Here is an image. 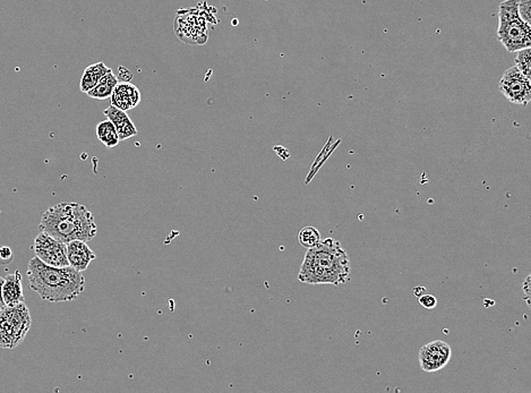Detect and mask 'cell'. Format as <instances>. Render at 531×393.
Returning a JSON list of instances; mask_svg holds the SVG:
<instances>
[{"label":"cell","mask_w":531,"mask_h":393,"mask_svg":"<svg viewBox=\"0 0 531 393\" xmlns=\"http://www.w3.org/2000/svg\"><path fill=\"white\" fill-rule=\"evenodd\" d=\"M418 303L420 306L424 307L426 310H433L438 305V300L433 295L422 293V296H419Z\"/></svg>","instance_id":"cell-19"},{"label":"cell","mask_w":531,"mask_h":393,"mask_svg":"<svg viewBox=\"0 0 531 393\" xmlns=\"http://www.w3.org/2000/svg\"><path fill=\"white\" fill-rule=\"evenodd\" d=\"M499 90L511 104L527 106L531 100L530 78L515 66L506 69L499 81Z\"/></svg>","instance_id":"cell-6"},{"label":"cell","mask_w":531,"mask_h":393,"mask_svg":"<svg viewBox=\"0 0 531 393\" xmlns=\"http://www.w3.org/2000/svg\"><path fill=\"white\" fill-rule=\"evenodd\" d=\"M32 324L25 303L5 306L0 311V348L14 349L24 341Z\"/></svg>","instance_id":"cell-5"},{"label":"cell","mask_w":531,"mask_h":393,"mask_svg":"<svg viewBox=\"0 0 531 393\" xmlns=\"http://www.w3.org/2000/svg\"><path fill=\"white\" fill-rule=\"evenodd\" d=\"M13 261V251L8 246H0V265H6Z\"/></svg>","instance_id":"cell-20"},{"label":"cell","mask_w":531,"mask_h":393,"mask_svg":"<svg viewBox=\"0 0 531 393\" xmlns=\"http://www.w3.org/2000/svg\"><path fill=\"white\" fill-rule=\"evenodd\" d=\"M110 99L113 106L123 111H128L139 106L141 102V92L134 84L123 82L117 84Z\"/></svg>","instance_id":"cell-10"},{"label":"cell","mask_w":531,"mask_h":393,"mask_svg":"<svg viewBox=\"0 0 531 393\" xmlns=\"http://www.w3.org/2000/svg\"><path fill=\"white\" fill-rule=\"evenodd\" d=\"M522 288L525 290V293L527 296L530 295V276L526 278L525 284H522Z\"/></svg>","instance_id":"cell-21"},{"label":"cell","mask_w":531,"mask_h":393,"mask_svg":"<svg viewBox=\"0 0 531 393\" xmlns=\"http://www.w3.org/2000/svg\"><path fill=\"white\" fill-rule=\"evenodd\" d=\"M515 67L521 71L522 74L531 78V49L526 48L517 52L515 62Z\"/></svg>","instance_id":"cell-17"},{"label":"cell","mask_w":531,"mask_h":393,"mask_svg":"<svg viewBox=\"0 0 531 393\" xmlns=\"http://www.w3.org/2000/svg\"><path fill=\"white\" fill-rule=\"evenodd\" d=\"M422 291H424L425 293L426 290L425 288L422 287H416L415 289H414V293H415L416 296H422Z\"/></svg>","instance_id":"cell-23"},{"label":"cell","mask_w":531,"mask_h":393,"mask_svg":"<svg viewBox=\"0 0 531 393\" xmlns=\"http://www.w3.org/2000/svg\"><path fill=\"white\" fill-rule=\"evenodd\" d=\"M66 247L68 265L80 272L87 270L91 262L97 258L95 253L83 240H71L66 244Z\"/></svg>","instance_id":"cell-9"},{"label":"cell","mask_w":531,"mask_h":393,"mask_svg":"<svg viewBox=\"0 0 531 393\" xmlns=\"http://www.w3.org/2000/svg\"><path fill=\"white\" fill-rule=\"evenodd\" d=\"M3 280H5V279H3V277H0V311L3 310V307L6 306V304H5V302H3V293H1Z\"/></svg>","instance_id":"cell-22"},{"label":"cell","mask_w":531,"mask_h":393,"mask_svg":"<svg viewBox=\"0 0 531 393\" xmlns=\"http://www.w3.org/2000/svg\"><path fill=\"white\" fill-rule=\"evenodd\" d=\"M518 13L522 21L530 24L531 0H518Z\"/></svg>","instance_id":"cell-18"},{"label":"cell","mask_w":531,"mask_h":393,"mask_svg":"<svg viewBox=\"0 0 531 393\" xmlns=\"http://www.w3.org/2000/svg\"><path fill=\"white\" fill-rule=\"evenodd\" d=\"M497 39L508 52L530 48V24L519 16L518 0H504L499 3Z\"/></svg>","instance_id":"cell-4"},{"label":"cell","mask_w":531,"mask_h":393,"mask_svg":"<svg viewBox=\"0 0 531 393\" xmlns=\"http://www.w3.org/2000/svg\"><path fill=\"white\" fill-rule=\"evenodd\" d=\"M97 136L99 141L108 148H116L120 142L116 127L109 120L98 124Z\"/></svg>","instance_id":"cell-15"},{"label":"cell","mask_w":531,"mask_h":393,"mask_svg":"<svg viewBox=\"0 0 531 393\" xmlns=\"http://www.w3.org/2000/svg\"><path fill=\"white\" fill-rule=\"evenodd\" d=\"M104 116L111 122L116 127L117 133L120 136V141H126V139H132L134 136L139 134V131L136 128L135 124L129 118L127 111L118 109L116 106H108L104 111Z\"/></svg>","instance_id":"cell-11"},{"label":"cell","mask_w":531,"mask_h":393,"mask_svg":"<svg viewBox=\"0 0 531 393\" xmlns=\"http://www.w3.org/2000/svg\"><path fill=\"white\" fill-rule=\"evenodd\" d=\"M30 289L49 303H67L85 290V278L71 267H52L34 256L27 265Z\"/></svg>","instance_id":"cell-2"},{"label":"cell","mask_w":531,"mask_h":393,"mask_svg":"<svg viewBox=\"0 0 531 393\" xmlns=\"http://www.w3.org/2000/svg\"><path fill=\"white\" fill-rule=\"evenodd\" d=\"M451 347L441 340H435L422 346L419 350V363L422 371L427 373L441 371L451 361Z\"/></svg>","instance_id":"cell-8"},{"label":"cell","mask_w":531,"mask_h":393,"mask_svg":"<svg viewBox=\"0 0 531 393\" xmlns=\"http://www.w3.org/2000/svg\"><path fill=\"white\" fill-rule=\"evenodd\" d=\"M39 229L60 242L93 240L98 234L94 216L90 210L78 202L57 204L42 213Z\"/></svg>","instance_id":"cell-3"},{"label":"cell","mask_w":531,"mask_h":393,"mask_svg":"<svg viewBox=\"0 0 531 393\" xmlns=\"http://www.w3.org/2000/svg\"><path fill=\"white\" fill-rule=\"evenodd\" d=\"M32 249L36 258L45 265L63 268L68 267L67 247L65 243L47 232H40L34 239Z\"/></svg>","instance_id":"cell-7"},{"label":"cell","mask_w":531,"mask_h":393,"mask_svg":"<svg viewBox=\"0 0 531 393\" xmlns=\"http://www.w3.org/2000/svg\"><path fill=\"white\" fill-rule=\"evenodd\" d=\"M118 83H120L118 78L113 74V71H109L99 80L97 85L92 90L89 91L87 94L95 100H106L111 97V93Z\"/></svg>","instance_id":"cell-14"},{"label":"cell","mask_w":531,"mask_h":393,"mask_svg":"<svg viewBox=\"0 0 531 393\" xmlns=\"http://www.w3.org/2000/svg\"><path fill=\"white\" fill-rule=\"evenodd\" d=\"M109 71H111V68L108 67L103 62L87 66L85 71H83L81 81H80V90L83 93H87L89 91L92 90L97 85L99 80Z\"/></svg>","instance_id":"cell-13"},{"label":"cell","mask_w":531,"mask_h":393,"mask_svg":"<svg viewBox=\"0 0 531 393\" xmlns=\"http://www.w3.org/2000/svg\"><path fill=\"white\" fill-rule=\"evenodd\" d=\"M350 261L347 251L335 239L326 238L307 249L298 273L303 284L340 286L350 280Z\"/></svg>","instance_id":"cell-1"},{"label":"cell","mask_w":531,"mask_h":393,"mask_svg":"<svg viewBox=\"0 0 531 393\" xmlns=\"http://www.w3.org/2000/svg\"><path fill=\"white\" fill-rule=\"evenodd\" d=\"M298 240L300 245L305 249H310L317 245L321 242V234L317 229L314 227H305L302 229L298 235Z\"/></svg>","instance_id":"cell-16"},{"label":"cell","mask_w":531,"mask_h":393,"mask_svg":"<svg viewBox=\"0 0 531 393\" xmlns=\"http://www.w3.org/2000/svg\"><path fill=\"white\" fill-rule=\"evenodd\" d=\"M1 293H3V300L6 306H14L17 304L24 303L22 274L20 271H16L13 274H8L5 278Z\"/></svg>","instance_id":"cell-12"}]
</instances>
